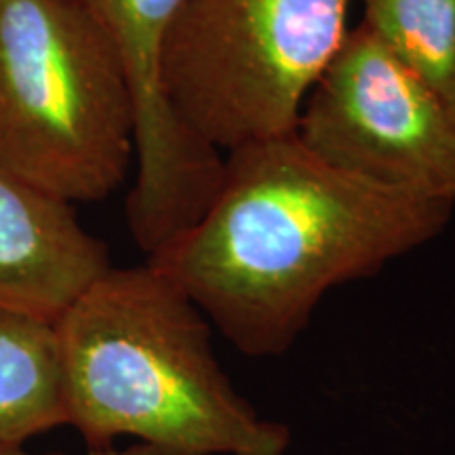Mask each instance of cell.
Segmentation results:
<instances>
[{"label":"cell","mask_w":455,"mask_h":455,"mask_svg":"<svg viewBox=\"0 0 455 455\" xmlns=\"http://www.w3.org/2000/svg\"><path fill=\"white\" fill-rule=\"evenodd\" d=\"M121 57L135 108L133 196L171 207L201 192L218 155L178 123L164 98L163 57L188 0H76Z\"/></svg>","instance_id":"6"},{"label":"cell","mask_w":455,"mask_h":455,"mask_svg":"<svg viewBox=\"0 0 455 455\" xmlns=\"http://www.w3.org/2000/svg\"><path fill=\"white\" fill-rule=\"evenodd\" d=\"M453 209L344 173L291 133L226 155L204 212L148 264L243 355L278 356L325 293L430 243Z\"/></svg>","instance_id":"1"},{"label":"cell","mask_w":455,"mask_h":455,"mask_svg":"<svg viewBox=\"0 0 455 455\" xmlns=\"http://www.w3.org/2000/svg\"><path fill=\"white\" fill-rule=\"evenodd\" d=\"M0 455H32V453H26L24 449H0ZM51 455H55V453H51Z\"/></svg>","instance_id":"11"},{"label":"cell","mask_w":455,"mask_h":455,"mask_svg":"<svg viewBox=\"0 0 455 455\" xmlns=\"http://www.w3.org/2000/svg\"><path fill=\"white\" fill-rule=\"evenodd\" d=\"M0 163L70 204L104 201L133 169L127 74L76 0H0Z\"/></svg>","instance_id":"3"},{"label":"cell","mask_w":455,"mask_h":455,"mask_svg":"<svg viewBox=\"0 0 455 455\" xmlns=\"http://www.w3.org/2000/svg\"><path fill=\"white\" fill-rule=\"evenodd\" d=\"M89 455H169V453H163L155 447L144 445V443H138V445H131L127 449L110 447V449H100V451H91Z\"/></svg>","instance_id":"10"},{"label":"cell","mask_w":455,"mask_h":455,"mask_svg":"<svg viewBox=\"0 0 455 455\" xmlns=\"http://www.w3.org/2000/svg\"><path fill=\"white\" fill-rule=\"evenodd\" d=\"M68 424L53 323L0 310V449Z\"/></svg>","instance_id":"8"},{"label":"cell","mask_w":455,"mask_h":455,"mask_svg":"<svg viewBox=\"0 0 455 455\" xmlns=\"http://www.w3.org/2000/svg\"><path fill=\"white\" fill-rule=\"evenodd\" d=\"M361 24L455 116V0H356Z\"/></svg>","instance_id":"9"},{"label":"cell","mask_w":455,"mask_h":455,"mask_svg":"<svg viewBox=\"0 0 455 455\" xmlns=\"http://www.w3.org/2000/svg\"><path fill=\"white\" fill-rule=\"evenodd\" d=\"M356 0H188L163 57L164 98L221 156L291 135L350 32Z\"/></svg>","instance_id":"4"},{"label":"cell","mask_w":455,"mask_h":455,"mask_svg":"<svg viewBox=\"0 0 455 455\" xmlns=\"http://www.w3.org/2000/svg\"><path fill=\"white\" fill-rule=\"evenodd\" d=\"M293 133L358 180L455 203V116L363 24L312 87Z\"/></svg>","instance_id":"5"},{"label":"cell","mask_w":455,"mask_h":455,"mask_svg":"<svg viewBox=\"0 0 455 455\" xmlns=\"http://www.w3.org/2000/svg\"><path fill=\"white\" fill-rule=\"evenodd\" d=\"M66 419L91 451L135 436L169 455H284L289 428L236 392L212 325L150 264L112 268L55 323Z\"/></svg>","instance_id":"2"},{"label":"cell","mask_w":455,"mask_h":455,"mask_svg":"<svg viewBox=\"0 0 455 455\" xmlns=\"http://www.w3.org/2000/svg\"><path fill=\"white\" fill-rule=\"evenodd\" d=\"M112 268L74 204L0 163V310L55 323Z\"/></svg>","instance_id":"7"}]
</instances>
